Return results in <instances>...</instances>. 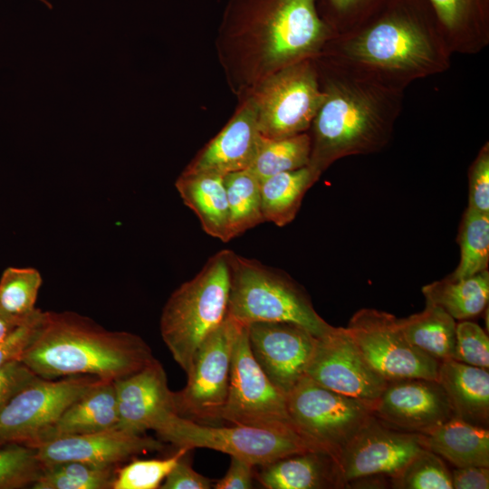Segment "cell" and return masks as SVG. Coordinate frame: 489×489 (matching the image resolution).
I'll use <instances>...</instances> for the list:
<instances>
[{"label":"cell","instance_id":"obj_25","mask_svg":"<svg viewBox=\"0 0 489 489\" xmlns=\"http://www.w3.org/2000/svg\"><path fill=\"white\" fill-rule=\"evenodd\" d=\"M418 434L424 448L456 467H489V431L485 427L453 416Z\"/></svg>","mask_w":489,"mask_h":489},{"label":"cell","instance_id":"obj_5","mask_svg":"<svg viewBox=\"0 0 489 489\" xmlns=\"http://www.w3.org/2000/svg\"><path fill=\"white\" fill-rule=\"evenodd\" d=\"M227 314L244 325L286 321L316 337L330 331L305 291L288 274L231 251Z\"/></svg>","mask_w":489,"mask_h":489},{"label":"cell","instance_id":"obj_42","mask_svg":"<svg viewBox=\"0 0 489 489\" xmlns=\"http://www.w3.org/2000/svg\"><path fill=\"white\" fill-rule=\"evenodd\" d=\"M186 452L168 473L160 484V489H209L212 481L196 472L189 459V452Z\"/></svg>","mask_w":489,"mask_h":489},{"label":"cell","instance_id":"obj_27","mask_svg":"<svg viewBox=\"0 0 489 489\" xmlns=\"http://www.w3.org/2000/svg\"><path fill=\"white\" fill-rule=\"evenodd\" d=\"M319 177L309 166H305L262 180L264 222H271L277 226L290 224L295 218L306 192Z\"/></svg>","mask_w":489,"mask_h":489},{"label":"cell","instance_id":"obj_11","mask_svg":"<svg viewBox=\"0 0 489 489\" xmlns=\"http://www.w3.org/2000/svg\"><path fill=\"white\" fill-rule=\"evenodd\" d=\"M101 379L80 375L45 379L36 377L0 410V448H36L62 413Z\"/></svg>","mask_w":489,"mask_h":489},{"label":"cell","instance_id":"obj_31","mask_svg":"<svg viewBox=\"0 0 489 489\" xmlns=\"http://www.w3.org/2000/svg\"><path fill=\"white\" fill-rule=\"evenodd\" d=\"M310 156L311 138L307 132L281 139L263 136L256 157L247 169L262 181L308 166Z\"/></svg>","mask_w":489,"mask_h":489},{"label":"cell","instance_id":"obj_1","mask_svg":"<svg viewBox=\"0 0 489 489\" xmlns=\"http://www.w3.org/2000/svg\"><path fill=\"white\" fill-rule=\"evenodd\" d=\"M452 54L427 0H388L321 53L402 91L448 71Z\"/></svg>","mask_w":489,"mask_h":489},{"label":"cell","instance_id":"obj_3","mask_svg":"<svg viewBox=\"0 0 489 489\" xmlns=\"http://www.w3.org/2000/svg\"><path fill=\"white\" fill-rule=\"evenodd\" d=\"M154 359L137 334L106 330L72 312H43L37 334L20 361L45 379L87 375L114 381Z\"/></svg>","mask_w":489,"mask_h":489},{"label":"cell","instance_id":"obj_24","mask_svg":"<svg viewBox=\"0 0 489 489\" xmlns=\"http://www.w3.org/2000/svg\"><path fill=\"white\" fill-rule=\"evenodd\" d=\"M118 422L114 381L100 379L62 413L42 444L117 427Z\"/></svg>","mask_w":489,"mask_h":489},{"label":"cell","instance_id":"obj_6","mask_svg":"<svg viewBox=\"0 0 489 489\" xmlns=\"http://www.w3.org/2000/svg\"><path fill=\"white\" fill-rule=\"evenodd\" d=\"M163 442L177 448H208L228 454L251 465H264L282 457L318 450L295 430L250 426L201 425L175 413L163 417L154 430Z\"/></svg>","mask_w":489,"mask_h":489},{"label":"cell","instance_id":"obj_26","mask_svg":"<svg viewBox=\"0 0 489 489\" xmlns=\"http://www.w3.org/2000/svg\"><path fill=\"white\" fill-rule=\"evenodd\" d=\"M176 187L184 204L196 214L207 235L222 242L231 240L224 175L183 172L176 182Z\"/></svg>","mask_w":489,"mask_h":489},{"label":"cell","instance_id":"obj_22","mask_svg":"<svg viewBox=\"0 0 489 489\" xmlns=\"http://www.w3.org/2000/svg\"><path fill=\"white\" fill-rule=\"evenodd\" d=\"M452 53L478 54L489 44V0H427Z\"/></svg>","mask_w":489,"mask_h":489},{"label":"cell","instance_id":"obj_39","mask_svg":"<svg viewBox=\"0 0 489 489\" xmlns=\"http://www.w3.org/2000/svg\"><path fill=\"white\" fill-rule=\"evenodd\" d=\"M454 360L488 369L489 338L478 324L466 320L456 324Z\"/></svg>","mask_w":489,"mask_h":489},{"label":"cell","instance_id":"obj_7","mask_svg":"<svg viewBox=\"0 0 489 489\" xmlns=\"http://www.w3.org/2000/svg\"><path fill=\"white\" fill-rule=\"evenodd\" d=\"M373 403L335 392L307 376L286 395L288 414L298 433L334 458L372 415Z\"/></svg>","mask_w":489,"mask_h":489},{"label":"cell","instance_id":"obj_45","mask_svg":"<svg viewBox=\"0 0 489 489\" xmlns=\"http://www.w3.org/2000/svg\"><path fill=\"white\" fill-rule=\"evenodd\" d=\"M453 489L489 488L488 466L456 467L451 472Z\"/></svg>","mask_w":489,"mask_h":489},{"label":"cell","instance_id":"obj_40","mask_svg":"<svg viewBox=\"0 0 489 489\" xmlns=\"http://www.w3.org/2000/svg\"><path fill=\"white\" fill-rule=\"evenodd\" d=\"M42 316L43 312L36 309L29 318L0 340V368L8 363L21 360L22 356L37 334Z\"/></svg>","mask_w":489,"mask_h":489},{"label":"cell","instance_id":"obj_19","mask_svg":"<svg viewBox=\"0 0 489 489\" xmlns=\"http://www.w3.org/2000/svg\"><path fill=\"white\" fill-rule=\"evenodd\" d=\"M119 422L118 428L134 434L153 430L170 413H175L173 391L166 371L154 359L140 370L114 380Z\"/></svg>","mask_w":489,"mask_h":489},{"label":"cell","instance_id":"obj_20","mask_svg":"<svg viewBox=\"0 0 489 489\" xmlns=\"http://www.w3.org/2000/svg\"><path fill=\"white\" fill-rule=\"evenodd\" d=\"M262 138L251 98L184 172L225 175L247 169L256 157Z\"/></svg>","mask_w":489,"mask_h":489},{"label":"cell","instance_id":"obj_32","mask_svg":"<svg viewBox=\"0 0 489 489\" xmlns=\"http://www.w3.org/2000/svg\"><path fill=\"white\" fill-rule=\"evenodd\" d=\"M460 261L450 274L464 279L486 271L489 262V214L466 208L459 228Z\"/></svg>","mask_w":489,"mask_h":489},{"label":"cell","instance_id":"obj_4","mask_svg":"<svg viewBox=\"0 0 489 489\" xmlns=\"http://www.w3.org/2000/svg\"><path fill=\"white\" fill-rule=\"evenodd\" d=\"M230 254L229 249L213 254L195 277L172 292L163 308L162 340L186 374L199 345L227 314Z\"/></svg>","mask_w":489,"mask_h":489},{"label":"cell","instance_id":"obj_23","mask_svg":"<svg viewBox=\"0 0 489 489\" xmlns=\"http://www.w3.org/2000/svg\"><path fill=\"white\" fill-rule=\"evenodd\" d=\"M438 383L446 392L455 416L487 427L489 419V373L487 369L453 359L441 360Z\"/></svg>","mask_w":489,"mask_h":489},{"label":"cell","instance_id":"obj_28","mask_svg":"<svg viewBox=\"0 0 489 489\" xmlns=\"http://www.w3.org/2000/svg\"><path fill=\"white\" fill-rule=\"evenodd\" d=\"M398 323L411 345L439 361L454 360L456 322L441 307L426 302L422 312L398 319Z\"/></svg>","mask_w":489,"mask_h":489},{"label":"cell","instance_id":"obj_36","mask_svg":"<svg viewBox=\"0 0 489 489\" xmlns=\"http://www.w3.org/2000/svg\"><path fill=\"white\" fill-rule=\"evenodd\" d=\"M188 450L179 447L164 459H135L116 470L112 489H158L179 458Z\"/></svg>","mask_w":489,"mask_h":489},{"label":"cell","instance_id":"obj_17","mask_svg":"<svg viewBox=\"0 0 489 489\" xmlns=\"http://www.w3.org/2000/svg\"><path fill=\"white\" fill-rule=\"evenodd\" d=\"M372 414L395 429L413 433L430 429L455 416L438 381L425 379L388 381L374 401Z\"/></svg>","mask_w":489,"mask_h":489},{"label":"cell","instance_id":"obj_44","mask_svg":"<svg viewBox=\"0 0 489 489\" xmlns=\"http://www.w3.org/2000/svg\"><path fill=\"white\" fill-rule=\"evenodd\" d=\"M254 465L240 458L231 456L226 474L218 480L216 489H250L254 478Z\"/></svg>","mask_w":489,"mask_h":489},{"label":"cell","instance_id":"obj_12","mask_svg":"<svg viewBox=\"0 0 489 489\" xmlns=\"http://www.w3.org/2000/svg\"><path fill=\"white\" fill-rule=\"evenodd\" d=\"M345 329L368 363L388 381H437L440 361L411 345L393 314L363 308L353 314Z\"/></svg>","mask_w":489,"mask_h":489},{"label":"cell","instance_id":"obj_29","mask_svg":"<svg viewBox=\"0 0 489 489\" xmlns=\"http://www.w3.org/2000/svg\"><path fill=\"white\" fill-rule=\"evenodd\" d=\"M426 302L441 307L455 320L464 321L481 313L489 299L488 270L464 279L449 276L422 288Z\"/></svg>","mask_w":489,"mask_h":489},{"label":"cell","instance_id":"obj_14","mask_svg":"<svg viewBox=\"0 0 489 489\" xmlns=\"http://www.w3.org/2000/svg\"><path fill=\"white\" fill-rule=\"evenodd\" d=\"M422 449L418 433L395 429L372 414L339 451L335 460L345 487L373 475L393 477Z\"/></svg>","mask_w":489,"mask_h":489},{"label":"cell","instance_id":"obj_35","mask_svg":"<svg viewBox=\"0 0 489 489\" xmlns=\"http://www.w3.org/2000/svg\"><path fill=\"white\" fill-rule=\"evenodd\" d=\"M391 478L395 488L453 489L451 472L439 455L426 448Z\"/></svg>","mask_w":489,"mask_h":489},{"label":"cell","instance_id":"obj_30","mask_svg":"<svg viewBox=\"0 0 489 489\" xmlns=\"http://www.w3.org/2000/svg\"><path fill=\"white\" fill-rule=\"evenodd\" d=\"M224 181L232 240L264 222L261 181L249 169L227 173L224 175Z\"/></svg>","mask_w":489,"mask_h":489},{"label":"cell","instance_id":"obj_2","mask_svg":"<svg viewBox=\"0 0 489 489\" xmlns=\"http://www.w3.org/2000/svg\"><path fill=\"white\" fill-rule=\"evenodd\" d=\"M315 58L323 101L312 125L308 166L320 177L335 161L382 151L393 138L405 91L325 55Z\"/></svg>","mask_w":489,"mask_h":489},{"label":"cell","instance_id":"obj_8","mask_svg":"<svg viewBox=\"0 0 489 489\" xmlns=\"http://www.w3.org/2000/svg\"><path fill=\"white\" fill-rule=\"evenodd\" d=\"M244 324L226 314L197 348L186 386L173 391L176 414L207 426H221L226 402L233 348Z\"/></svg>","mask_w":489,"mask_h":489},{"label":"cell","instance_id":"obj_16","mask_svg":"<svg viewBox=\"0 0 489 489\" xmlns=\"http://www.w3.org/2000/svg\"><path fill=\"white\" fill-rule=\"evenodd\" d=\"M251 353L270 381L287 395L305 376L317 337L304 327L286 321L247 325Z\"/></svg>","mask_w":489,"mask_h":489},{"label":"cell","instance_id":"obj_10","mask_svg":"<svg viewBox=\"0 0 489 489\" xmlns=\"http://www.w3.org/2000/svg\"><path fill=\"white\" fill-rule=\"evenodd\" d=\"M250 9L260 20L264 61L275 70L318 57L335 35L315 0H255Z\"/></svg>","mask_w":489,"mask_h":489},{"label":"cell","instance_id":"obj_41","mask_svg":"<svg viewBox=\"0 0 489 489\" xmlns=\"http://www.w3.org/2000/svg\"><path fill=\"white\" fill-rule=\"evenodd\" d=\"M468 208L489 214V143L479 149L468 170Z\"/></svg>","mask_w":489,"mask_h":489},{"label":"cell","instance_id":"obj_38","mask_svg":"<svg viewBox=\"0 0 489 489\" xmlns=\"http://www.w3.org/2000/svg\"><path fill=\"white\" fill-rule=\"evenodd\" d=\"M321 18L335 35L353 28L388 0H315Z\"/></svg>","mask_w":489,"mask_h":489},{"label":"cell","instance_id":"obj_15","mask_svg":"<svg viewBox=\"0 0 489 489\" xmlns=\"http://www.w3.org/2000/svg\"><path fill=\"white\" fill-rule=\"evenodd\" d=\"M305 376L335 392L372 402L388 382L368 363L346 329L336 327L317 337Z\"/></svg>","mask_w":489,"mask_h":489},{"label":"cell","instance_id":"obj_47","mask_svg":"<svg viewBox=\"0 0 489 489\" xmlns=\"http://www.w3.org/2000/svg\"><path fill=\"white\" fill-rule=\"evenodd\" d=\"M39 1H41L42 3H43V4L47 5L48 6H50V4L48 3L47 0H39Z\"/></svg>","mask_w":489,"mask_h":489},{"label":"cell","instance_id":"obj_9","mask_svg":"<svg viewBox=\"0 0 489 489\" xmlns=\"http://www.w3.org/2000/svg\"><path fill=\"white\" fill-rule=\"evenodd\" d=\"M252 98L264 137L281 139L306 132L324 99L315 58L276 69Z\"/></svg>","mask_w":489,"mask_h":489},{"label":"cell","instance_id":"obj_18","mask_svg":"<svg viewBox=\"0 0 489 489\" xmlns=\"http://www.w3.org/2000/svg\"><path fill=\"white\" fill-rule=\"evenodd\" d=\"M144 434H134L118 427L64 436L35 448L43 468L65 462H82L99 467H110L131 456L162 451L165 445Z\"/></svg>","mask_w":489,"mask_h":489},{"label":"cell","instance_id":"obj_43","mask_svg":"<svg viewBox=\"0 0 489 489\" xmlns=\"http://www.w3.org/2000/svg\"><path fill=\"white\" fill-rule=\"evenodd\" d=\"M37 376L21 361L0 368V410L24 387Z\"/></svg>","mask_w":489,"mask_h":489},{"label":"cell","instance_id":"obj_46","mask_svg":"<svg viewBox=\"0 0 489 489\" xmlns=\"http://www.w3.org/2000/svg\"><path fill=\"white\" fill-rule=\"evenodd\" d=\"M26 319H16L7 314L0 308V340L4 339L13 329L24 321Z\"/></svg>","mask_w":489,"mask_h":489},{"label":"cell","instance_id":"obj_34","mask_svg":"<svg viewBox=\"0 0 489 489\" xmlns=\"http://www.w3.org/2000/svg\"><path fill=\"white\" fill-rule=\"evenodd\" d=\"M42 285L40 273L34 268L5 269L0 279V308L16 319H26L34 307Z\"/></svg>","mask_w":489,"mask_h":489},{"label":"cell","instance_id":"obj_21","mask_svg":"<svg viewBox=\"0 0 489 489\" xmlns=\"http://www.w3.org/2000/svg\"><path fill=\"white\" fill-rule=\"evenodd\" d=\"M260 466L254 478L267 489L343 487L335 458L321 450L290 455Z\"/></svg>","mask_w":489,"mask_h":489},{"label":"cell","instance_id":"obj_13","mask_svg":"<svg viewBox=\"0 0 489 489\" xmlns=\"http://www.w3.org/2000/svg\"><path fill=\"white\" fill-rule=\"evenodd\" d=\"M222 418L232 425L297 431L288 414L286 395L270 381L251 353L247 325L234 344Z\"/></svg>","mask_w":489,"mask_h":489},{"label":"cell","instance_id":"obj_33","mask_svg":"<svg viewBox=\"0 0 489 489\" xmlns=\"http://www.w3.org/2000/svg\"><path fill=\"white\" fill-rule=\"evenodd\" d=\"M116 469L82 462H65L44 467L32 484L34 489H112Z\"/></svg>","mask_w":489,"mask_h":489},{"label":"cell","instance_id":"obj_37","mask_svg":"<svg viewBox=\"0 0 489 489\" xmlns=\"http://www.w3.org/2000/svg\"><path fill=\"white\" fill-rule=\"evenodd\" d=\"M43 470L34 448L12 445L0 449V489L32 485Z\"/></svg>","mask_w":489,"mask_h":489}]
</instances>
